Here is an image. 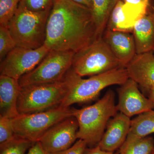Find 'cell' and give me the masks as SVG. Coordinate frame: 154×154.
I'll return each mask as SVG.
<instances>
[{
	"instance_id": "cell-5",
	"label": "cell",
	"mask_w": 154,
	"mask_h": 154,
	"mask_svg": "<svg viewBox=\"0 0 154 154\" xmlns=\"http://www.w3.org/2000/svg\"><path fill=\"white\" fill-rule=\"evenodd\" d=\"M69 92L64 79L50 84L21 87L17 108L19 115L42 112L60 107Z\"/></svg>"
},
{
	"instance_id": "cell-28",
	"label": "cell",
	"mask_w": 154,
	"mask_h": 154,
	"mask_svg": "<svg viewBox=\"0 0 154 154\" xmlns=\"http://www.w3.org/2000/svg\"><path fill=\"white\" fill-rule=\"evenodd\" d=\"M26 154H46L39 141L34 143Z\"/></svg>"
},
{
	"instance_id": "cell-3",
	"label": "cell",
	"mask_w": 154,
	"mask_h": 154,
	"mask_svg": "<svg viewBox=\"0 0 154 154\" xmlns=\"http://www.w3.org/2000/svg\"><path fill=\"white\" fill-rule=\"evenodd\" d=\"M129 78L127 70L123 67L87 79H83L71 67L64 77L68 85L69 92L60 106L68 107L73 104L91 102L105 88L113 85H120Z\"/></svg>"
},
{
	"instance_id": "cell-27",
	"label": "cell",
	"mask_w": 154,
	"mask_h": 154,
	"mask_svg": "<svg viewBox=\"0 0 154 154\" xmlns=\"http://www.w3.org/2000/svg\"><path fill=\"white\" fill-rule=\"evenodd\" d=\"M83 154H115L114 152L103 150L97 145L92 147L86 148Z\"/></svg>"
},
{
	"instance_id": "cell-4",
	"label": "cell",
	"mask_w": 154,
	"mask_h": 154,
	"mask_svg": "<svg viewBox=\"0 0 154 154\" xmlns=\"http://www.w3.org/2000/svg\"><path fill=\"white\" fill-rule=\"evenodd\" d=\"M50 12H33L19 5L8 26L17 46L36 49L44 45Z\"/></svg>"
},
{
	"instance_id": "cell-14",
	"label": "cell",
	"mask_w": 154,
	"mask_h": 154,
	"mask_svg": "<svg viewBox=\"0 0 154 154\" xmlns=\"http://www.w3.org/2000/svg\"><path fill=\"white\" fill-rule=\"evenodd\" d=\"M129 78L138 85L144 94L154 87V54H136L126 67Z\"/></svg>"
},
{
	"instance_id": "cell-8",
	"label": "cell",
	"mask_w": 154,
	"mask_h": 154,
	"mask_svg": "<svg viewBox=\"0 0 154 154\" xmlns=\"http://www.w3.org/2000/svg\"><path fill=\"white\" fill-rule=\"evenodd\" d=\"M75 52L50 50L38 65L19 79L20 87L60 82L72 67Z\"/></svg>"
},
{
	"instance_id": "cell-7",
	"label": "cell",
	"mask_w": 154,
	"mask_h": 154,
	"mask_svg": "<svg viewBox=\"0 0 154 154\" xmlns=\"http://www.w3.org/2000/svg\"><path fill=\"white\" fill-rule=\"evenodd\" d=\"M71 116V108L61 106L42 112L19 115L12 120L14 134L16 136L35 143L54 125Z\"/></svg>"
},
{
	"instance_id": "cell-10",
	"label": "cell",
	"mask_w": 154,
	"mask_h": 154,
	"mask_svg": "<svg viewBox=\"0 0 154 154\" xmlns=\"http://www.w3.org/2000/svg\"><path fill=\"white\" fill-rule=\"evenodd\" d=\"M78 121L70 116L54 125L38 141L46 154H53L71 147L78 139Z\"/></svg>"
},
{
	"instance_id": "cell-21",
	"label": "cell",
	"mask_w": 154,
	"mask_h": 154,
	"mask_svg": "<svg viewBox=\"0 0 154 154\" xmlns=\"http://www.w3.org/2000/svg\"><path fill=\"white\" fill-rule=\"evenodd\" d=\"M33 143L15 136L11 140L0 143V154H25Z\"/></svg>"
},
{
	"instance_id": "cell-19",
	"label": "cell",
	"mask_w": 154,
	"mask_h": 154,
	"mask_svg": "<svg viewBox=\"0 0 154 154\" xmlns=\"http://www.w3.org/2000/svg\"><path fill=\"white\" fill-rule=\"evenodd\" d=\"M119 0H92V12L99 37L103 36L113 9Z\"/></svg>"
},
{
	"instance_id": "cell-18",
	"label": "cell",
	"mask_w": 154,
	"mask_h": 154,
	"mask_svg": "<svg viewBox=\"0 0 154 154\" xmlns=\"http://www.w3.org/2000/svg\"><path fill=\"white\" fill-rule=\"evenodd\" d=\"M154 133V110L141 113L131 121L129 133L126 140L141 138Z\"/></svg>"
},
{
	"instance_id": "cell-22",
	"label": "cell",
	"mask_w": 154,
	"mask_h": 154,
	"mask_svg": "<svg viewBox=\"0 0 154 154\" xmlns=\"http://www.w3.org/2000/svg\"><path fill=\"white\" fill-rule=\"evenodd\" d=\"M21 0H0V26L8 27Z\"/></svg>"
},
{
	"instance_id": "cell-31",
	"label": "cell",
	"mask_w": 154,
	"mask_h": 154,
	"mask_svg": "<svg viewBox=\"0 0 154 154\" xmlns=\"http://www.w3.org/2000/svg\"><path fill=\"white\" fill-rule=\"evenodd\" d=\"M123 2L125 3H131V4H138L143 2H146V1H150L151 2L152 0H122Z\"/></svg>"
},
{
	"instance_id": "cell-11",
	"label": "cell",
	"mask_w": 154,
	"mask_h": 154,
	"mask_svg": "<svg viewBox=\"0 0 154 154\" xmlns=\"http://www.w3.org/2000/svg\"><path fill=\"white\" fill-rule=\"evenodd\" d=\"M151 4L149 1L134 4L119 0L110 14L106 29L132 33L137 22L151 12Z\"/></svg>"
},
{
	"instance_id": "cell-6",
	"label": "cell",
	"mask_w": 154,
	"mask_h": 154,
	"mask_svg": "<svg viewBox=\"0 0 154 154\" xmlns=\"http://www.w3.org/2000/svg\"><path fill=\"white\" fill-rule=\"evenodd\" d=\"M122 67L102 36L75 53L72 68L83 77L101 74Z\"/></svg>"
},
{
	"instance_id": "cell-17",
	"label": "cell",
	"mask_w": 154,
	"mask_h": 154,
	"mask_svg": "<svg viewBox=\"0 0 154 154\" xmlns=\"http://www.w3.org/2000/svg\"><path fill=\"white\" fill-rule=\"evenodd\" d=\"M132 35L136 54L153 52L154 51V13L151 12L137 22Z\"/></svg>"
},
{
	"instance_id": "cell-12",
	"label": "cell",
	"mask_w": 154,
	"mask_h": 154,
	"mask_svg": "<svg viewBox=\"0 0 154 154\" xmlns=\"http://www.w3.org/2000/svg\"><path fill=\"white\" fill-rule=\"evenodd\" d=\"M119 86L116 104L119 112L131 118L153 110V102L141 93L138 85L132 79L129 78Z\"/></svg>"
},
{
	"instance_id": "cell-2",
	"label": "cell",
	"mask_w": 154,
	"mask_h": 154,
	"mask_svg": "<svg viewBox=\"0 0 154 154\" xmlns=\"http://www.w3.org/2000/svg\"><path fill=\"white\" fill-rule=\"evenodd\" d=\"M71 109L72 115L79 124L78 139L85 141L91 147L99 144L108 122L118 112L115 94L110 89L94 105Z\"/></svg>"
},
{
	"instance_id": "cell-23",
	"label": "cell",
	"mask_w": 154,
	"mask_h": 154,
	"mask_svg": "<svg viewBox=\"0 0 154 154\" xmlns=\"http://www.w3.org/2000/svg\"><path fill=\"white\" fill-rule=\"evenodd\" d=\"M17 45L7 27L0 26V60H2Z\"/></svg>"
},
{
	"instance_id": "cell-16",
	"label": "cell",
	"mask_w": 154,
	"mask_h": 154,
	"mask_svg": "<svg viewBox=\"0 0 154 154\" xmlns=\"http://www.w3.org/2000/svg\"><path fill=\"white\" fill-rule=\"evenodd\" d=\"M21 87L19 80L0 75V116L14 118L19 115L17 102Z\"/></svg>"
},
{
	"instance_id": "cell-13",
	"label": "cell",
	"mask_w": 154,
	"mask_h": 154,
	"mask_svg": "<svg viewBox=\"0 0 154 154\" xmlns=\"http://www.w3.org/2000/svg\"><path fill=\"white\" fill-rule=\"evenodd\" d=\"M130 118L119 112L110 119L106 130L97 145L103 150L114 152L120 149L125 142L129 133Z\"/></svg>"
},
{
	"instance_id": "cell-33",
	"label": "cell",
	"mask_w": 154,
	"mask_h": 154,
	"mask_svg": "<svg viewBox=\"0 0 154 154\" xmlns=\"http://www.w3.org/2000/svg\"><path fill=\"white\" fill-rule=\"evenodd\" d=\"M153 12L154 13V5H153Z\"/></svg>"
},
{
	"instance_id": "cell-30",
	"label": "cell",
	"mask_w": 154,
	"mask_h": 154,
	"mask_svg": "<svg viewBox=\"0 0 154 154\" xmlns=\"http://www.w3.org/2000/svg\"><path fill=\"white\" fill-rule=\"evenodd\" d=\"M146 95L147 96L148 98L151 100L154 105V87H152Z\"/></svg>"
},
{
	"instance_id": "cell-25",
	"label": "cell",
	"mask_w": 154,
	"mask_h": 154,
	"mask_svg": "<svg viewBox=\"0 0 154 154\" xmlns=\"http://www.w3.org/2000/svg\"><path fill=\"white\" fill-rule=\"evenodd\" d=\"M13 119L0 116V143L11 140L15 136Z\"/></svg>"
},
{
	"instance_id": "cell-34",
	"label": "cell",
	"mask_w": 154,
	"mask_h": 154,
	"mask_svg": "<svg viewBox=\"0 0 154 154\" xmlns=\"http://www.w3.org/2000/svg\"><path fill=\"white\" fill-rule=\"evenodd\" d=\"M153 53H154V51H153Z\"/></svg>"
},
{
	"instance_id": "cell-1",
	"label": "cell",
	"mask_w": 154,
	"mask_h": 154,
	"mask_svg": "<svg viewBox=\"0 0 154 154\" xmlns=\"http://www.w3.org/2000/svg\"><path fill=\"white\" fill-rule=\"evenodd\" d=\"M91 9L72 0H56L48 19L45 45L75 53L99 38Z\"/></svg>"
},
{
	"instance_id": "cell-29",
	"label": "cell",
	"mask_w": 154,
	"mask_h": 154,
	"mask_svg": "<svg viewBox=\"0 0 154 154\" xmlns=\"http://www.w3.org/2000/svg\"><path fill=\"white\" fill-rule=\"evenodd\" d=\"M72 1L92 10L93 5H92V0H72Z\"/></svg>"
},
{
	"instance_id": "cell-9",
	"label": "cell",
	"mask_w": 154,
	"mask_h": 154,
	"mask_svg": "<svg viewBox=\"0 0 154 154\" xmlns=\"http://www.w3.org/2000/svg\"><path fill=\"white\" fill-rule=\"evenodd\" d=\"M50 51L45 44L36 49L17 46L1 61V75L19 80L35 68Z\"/></svg>"
},
{
	"instance_id": "cell-32",
	"label": "cell",
	"mask_w": 154,
	"mask_h": 154,
	"mask_svg": "<svg viewBox=\"0 0 154 154\" xmlns=\"http://www.w3.org/2000/svg\"><path fill=\"white\" fill-rule=\"evenodd\" d=\"M150 154H154V149L152 151V152Z\"/></svg>"
},
{
	"instance_id": "cell-26",
	"label": "cell",
	"mask_w": 154,
	"mask_h": 154,
	"mask_svg": "<svg viewBox=\"0 0 154 154\" xmlns=\"http://www.w3.org/2000/svg\"><path fill=\"white\" fill-rule=\"evenodd\" d=\"M87 146L85 141L79 139L69 149L53 154H83Z\"/></svg>"
},
{
	"instance_id": "cell-24",
	"label": "cell",
	"mask_w": 154,
	"mask_h": 154,
	"mask_svg": "<svg viewBox=\"0 0 154 154\" xmlns=\"http://www.w3.org/2000/svg\"><path fill=\"white\" fill-rule=\"evenodd\" d=\"M56 0H21L19 5L33 12L51 11Z\"/></svg>"
},
{
	"instance_id": "cell-20",
	"label": "cell",
	"mask_w": 154,
	"mask_h": 154,
	"mask_svg": "<svg viewBox=\"0 0 154 154\" xmlns=\"http://www.w3.org/2000/svg\"><path fill=\"white\" fill-rule=\"evenodd\" d=\"M154 149V139L147 136L126 140L119 150V154H150Z\"/></svg>"
},
{
	"instance_id": "cell-15",
	"label": "cell",
	"mask_w": 154,
	"mask_h": 154,
	"mask_svg": "<svg viewBox=\"0 0 154 154\" xmlns=\"http://www.w3.org/2000/svg\"><path fill=\"white\" fill-rule=\"evenodd\" d=\"M102 36L113 54L126 68L137 54L132 33L106 29Z\"/></svg>"
}]
</instances>
